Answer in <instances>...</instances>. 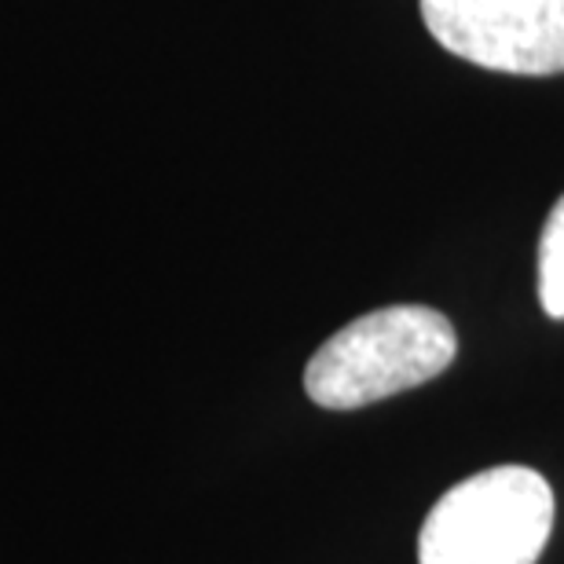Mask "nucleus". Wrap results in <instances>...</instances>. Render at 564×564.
<instances>
[{
	"label": "nucleus",
	"instance_id": "f03ea898",
	"mask_svg": "<svg viewBox=\"0 0 564 564\" xmlns=\"http://www.w3.org/2000/svg\"><path fill=\"white\" fill-rule=\"evenodd\" d=\"M554 528V488L528 466L473 473L436 499L419 564H535Z\"/></svg>",
	"mask_w": 564,
	"mask_h": 564
},
{
	"label": "nucleus",
	"instance_id": "20e7f679",
	"mask_svg": "<svg viewBox=\"0 0 564 564\" xmlns=\"http://www.w3.org/2000/svg\"><path fill=\"white\" fill-rule=\"evenodd\" d=\"M539 301L550 319H564V195L554 202L539 239Z\"/></svg>",
	"mask_w": 564,
	"mask_h": 564
},
{
	"label": "nucleus",
	"instance_id": "f257e3e1",
	"mask_svg": "<svg viewBox=\"0 0 564 564\" xmlns=\"http://www.w3.org/2000/svg\"><path fill=\"white\" fill-rule=\"evenodd\" d=\"M458 334L444 312L389 304L341 326L304 367V392L326 411H356L419 389L455 364Z\"/></svg>",
	"mask_w": 564,
	"mask_h": 564
},
{
	"label": "nucleus",
	"instance_id": "7ed1b4c3",
	"mask_svg": "<svg viewBox=\"0 0 564 564\" xmlns=\"http://www.w3.org/2000/svg\"><path fill=\"white\" fill-rule=\"evenodd\" d=\"M422 22L484 70L564 74V0H422Z\"/></svg>",
	"mask_w": 564,
	"mask_h": 564
}]
</instances>
